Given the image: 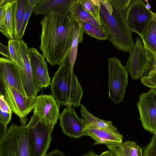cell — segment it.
<instances>
[{
  "label": "cell",
  "instance_id": "cell-26",
  "mask_svg": "<svg viewBox=\"0 0 156 156\" xmlns=\"http://www.w3.org/2000/svg\"><path fill=\"white\" fill-rule=\"evenodd\" d=\"M83 9L101 24L100 20L99 0H78Z\"/></svg>",
  "mask_w": 156,
  "mask_h": 156
},
{
  "label": "cell",
  "instance_id": "cell-38",
  "mask_svg": "<svg viewBox=\"0 0 156 156\" xmlns=\"http://www.w3.org/2000/svg\"><path fill=\"white\" fill-rule=\"evenodd\" d=\"M99 156H116L112 151L110 150L105 151L100 154Z\"/></svg>",
  "mask_w": 156,
  "mask_h": 156
},
{
  "label": "cell",
  "instance_id": "cell-9",
  "mask_svg": "<svg viewBox=\"0 0 156 156\" xmlns=\"http://www.w3.org/2000/svg\"><path fill=\"white\" fill-rule=\"evenodd\" d=\"M5 87V100L12 112L20 118L21 125L26 126L27 115L34 110L36 97H28L13 87Z\"/></svg>",
  "mask_w": 156,
  "mask_h": 156
},
{
  "label": "cell",
  "instance_id": "cell-23",
  "mask_svg": "<svg viewBox=\"0 0 156 156\" xmlns=\"http://www.w3.org/2000/svg\"><path fill=\"white\" fill-rule=\"evenodd\" d=\"M69 16L73 21H83L98 27H104L83 9L82 5L78 2L71 7Z\"/></svg>",
  "mask_w": 156,
  "mask_h": 156
},
{
  "label": "cell",
  "instance_id": "cell-20",
  "mask_svg": "<svg viewBox=\"0 0 156 156\" xmlns=\"http://www.w3.org/2000/svg\"><path fill=\"white\" fill-rule=\"evenodd\" d=\"M153 17L143 31L140 37L145 46L156 56V12H153Z\"/></svg>",
  "mask_w": 156,
  "mask_h": 156
},
{
  "label": "cell",
  "instance_id": "cell-4",
  "mask_svg": "<svg viewBox=\"0 0 156 156\" xmlns=\"http://www.w3.org/2000/svg\"><path fill=\"white\" fill-rule=\"evenodd\" d=\"M0 156H36L29 142L25 126L12 123L0 139Z\"/></svg>",
  "mask_w": 156,
  "mask_h": 156
},
{
  "label": "cell",
  "instance_id": "cell-35",
  "mask_svg": "<svg viewBox=\"0 0 156 156\" xmlns=\"http://www.w3.org/2000/svg\"><path fill=\"white\" fill-rule=\"evenodd\" d=\"M132 0H115V1L126 12Z\"/></svg>",
  "mask_w": 156,
  "mask_h": 156
},
{
  "label": "cell",
  "instance_id": "cell-7",
  "mask_svg": "<svg viewBox=\"0 0 156 156\" xmlns=\"http://www.w3.org/2000/svg\"><path fill=\"white\" fill-rule=\"evenodd\" d=\"M109 98L116 104L123 101L128 83V72L116 57L108 59Z\"/></svg>",
  "mask_w": 156,
  "mask_h": 156
},
{
  "label": "cell",
  "instance_id": "cell-27",
  "mask_svg": "<svg viewBox=\"0 0 156 156\" xmlns=\"http://www.w3.org/2000/svg\"><path fill=\"white\" fill-rule=\"evenodd\" d=\"M141 82L150 88H156V63H151V68L148 73L140 78Z\"/></svg>",
  "mask_w": 156,
  "mask_h": 156
},
{
  "label": "cell",
  "instance_id": "cell-21",
  "mask_svg": "<svg viewBox=\"0 0 156 156\" xmlns=\"http://www.w3.org/2000/svg\"><path fill=\"white\" fill-rule=\"evenodd\" d=\"M116 156H140L142 149L135 142L127 140L116 145L106 144Z\"/></svg>",
  "mask_w": 156,
  "mask_h": 156
},
{
  "label": "cell",
  "instance_id": "cell-41",
  "mask_svg": "<svg viewBox=\"0 0 156 156\" xmlns=\"http://www.w3.org/2000/svg\"><path fill=\"white\" fill-rule=\"evenodd\" d=\"M145 1L146 2H147V4H146V6L147 8L149 9H150L151 7L150 4L148 3V0H145Z\"/></svg>",
  "mask_w": 156,
  "mask_h": 156
},
{
  "label": "cell",
  "instance_id": "cell-32",
  "mask_svg": "<svg viewBox=\"0 0 156 156\" xmlns=\"http://www.w3.org/2000/svg\"><path fill=\"white\" fill-rule=\"evenodd\" d=\"M0 110L8 113H13L3 95H0Z\"/></svg>",
  "mask_w": 156,
  "mask_h": 156
},
{
  "label": "cell",
  "instance_id": "cell-15",
  "mask_svg": "<svg viewBox=\"0 0 156 156\" xmlns=\"http://www.w3.org/2000/svg\"><path fill=\"white\" fill-rule=\"evenodd\" d=\"M20 52L23 60L24 68L22 70V77L23 88L27 96L36 97L41 90L37 85L32 72L29 56L27 44L22 40L20 41Z\"/></svg>",
  "mask_w": 156,
  "mask_h": 156
},
{
  "label": "cell",
  "instance_id": "cell-40",
  "mask_svg": "<svg viewBox=\"0 0 156 156\" xmlns=\"http://www.w3.org/2000/svg\"><path fill=\"white\" fill-rule=\"evenodd\" d=\"M82 156H99V155L93 151H90L83 154Z\"/></svg>",
  "mask_w": 156,
  "mask_h": 156
},
{
  "label": "cell",
  "instance_id": "cell-2",
  "mask_svg": "<svg viewBox=\"0 0 156 156\" xmlns=\"http://www.w3.org/2000/svg\"><path fill=\"white\" fill-rule=\"evenodd\" d=\"M101 23L107 31L108 40L117 49L130 53L135 43L126 19V12L115 0H99Z\"/></svg>",
  "mask_w": 156,
  "mask_h": 156
},
{
  "label": "cell",
  "instance_id": "cell-22",
  "mask_svg": "<svg viewBox=\"0 0 156 156\" xmlns=\"http://www.w3.org/2000/svg\"><path fill=\"white\" fill-rule=\"evenodd\" d=\"M73 22L74 29L73 40L67 57L73 71L76 58L78 45L79 43L82 42L83 34L84 33L83 28L79 22L73 21Z\"/></svg>",
  "mask_w": 156,
  "mask_h": 156
},
{
  "label": "cell",
  "instance_id": "cell-25",
  "mask_svg": "<svg viewBox=\"0 0 156 156\" xmlns=\"http://www.w3.org/2000/svg\"><path fill=\"white\" fill-rule=\"evenodd\" d=\"M8 46L12 61L22 69L24 68V63L20 50V38L18 39H10L8 41Z\"/></svg>",
  "mask_w": 156,
  "mask_h": 156
},
{
  "label": "cell",
  "instance_id": "cell-43",
  "mask_svg": "<svg viewBox=\"0 0 156 156\" xmlns=\"http://www.w3.org/2000/svg\"><path fill=\"white\" fill-rule=\"evenodd\" d=\"M155 89H156V88H155Z\"/></svg>",
  "mask_w": 156,
  "mask_h": 156
},
{
  "label": "cell",
  "instance_id": "cell-37",
  "mask_svg": "<svg viewBox=\"0 0 156 156\" xmlns=\"http://www.w3.org/2000/svg\"><path fill=\"white\" fill-rule=\"evenodd\" d=\"M46 156H66L64 153L58 149H55L47 154Z\"/></svg>",
  "mask_w": 156,
  "mask_h": 156
},
{
  "label": "cell",
  "instance_id": "cell-13",
  "mask_svg": "<svg viewBox=\"0 0 156 156\" xmlns=\"http://www.w3.org/2000/svg\"><path fill=\"white\" fill-rule=\"evenodd\" d=\"M58 119L59 125L63 133L66 135L75 138L85 135L84 130L86 121L79 117L73 107L70 109L64 108Z\"/></svg>",
  "mask_w": 156,
  "mask_h": 156
},
{
  "label": "cell",
  "instance_id": "cell-30",
  "mask_svg": "<svg viewBox=\"0 0 156 156\" xmlns=\"http://www.w3.org/2000/svg\"><path fill=\"white\" fill-rule=\"evenodd\" d=\"M35 8L30 4L28 0H25V5L23 21L21 29L20 38H22L24 36L25 30L29 19L31 14L34 12Z\"/></svg>",
  "mask_w": 156,
  "mask_h": 156
},
{
  "label": "cell",
  "instance_id": "cell-31",
  "mask_svg": "<svg viewBox=\"0 0 156 156\" xmlns=\"http://www.w3.org/2000/svg\"><path fill=\"white\" fill-rule=\"evenodd\" d=\"M143 156H156V135H154L150 142L144 148Z\"/></svg>",
  "mask_w": 156,
  "mask_h": 156
},
{
  "label": "cell",
  "instance_id": "cell-24",
  "mask_svg": "<svg viewBox=\"0 0 156 156\" xmlns=\"http://www.w3.org/2000/svg\"><path fill=\"white\" fill-rule=\"evenodd\" d=\"M75 21L80 23L84 32L88 35L100 41L108 40V34L104 27H98L83 21Z\"/></svg>",
  "mask_w": 156,
  "mask_h": 156
},
{
  "label": "cell",
  "instance_id": "cell-8",
  "mask_svg": "<svg viewBox=\"0 0 156 156\" xmlns=\"http://www.w3.org/2000/svg\"><path fill=\"white\" fill-rule=\"evenodd\" d=\"M136 105L143 128L156 135V89L150 88L141 94Z\"/></svg>",
  "mask_w": 156,
  "mask_h": 156
},
{
  "label": "cell",
  "instance_id": "cell-36",
  "mask_svg": "<svg viewBox=\"0 0 156 156\" xmlns=\"http://www.w3.org/2000/svg\"><path fill=\"white\" fill-rule=\"evenodd\" d=\"M8 129L7 125L0 121V139L2 138L5 135Z\"/></svg>",
  "mask_w": 156,
  "mask_h": 156
},
{
  "label": "cell",
  "instance_id": "cell-11",
  "mask_svg": "<svg viewBox=\"0 0 156 156\" xmlns=\"http://www.w3.org/2000/svg\"><path fill=\"white\" fill-rule=\"evenodd\" d=\"M60 107L52 94L40 95L36 98L33 115L46 124L55 126L59 118Z\"/></svg>",
  "mask_w": 156,
  "mask_h": 156
},
{
  "label": "cell",
  "instance_id": "cell-12",
  "mask_svg": "<svg viewBox=\"0 0 156 156\" xmlns=\"http://www.w3.org/2000/svg\"><path fill=\"white\" fill-rule=\"evenodd\" d=\"M22 70L11 59L0 58V81L5 87H14L27 96L22 83Z\"/></svg>",
  "mask_w": 156,
  "mask_h": 156
},
{
  "label": "cell",
  "instance_id": "cell-18",
  "mask_svg": "<svg viewBox=\"0 0 156 156\" xmlns=\"http://www.w3.org/2000/svg\"><path fill=\"white\" fill-rule=\"evenodd\" d=\"M6 20L10 39H18L19 36L16 19L17 0H6Z\"/></svg>",
  "mask_w": 156,
  "mask_h": 156
},
{
  "label": "cell",
  "instance_id": "cell-42",
  "mask_svg": "<svg viewBox=\"0 0 156 156\" xmlns=\"http://www.w3.org/2000/svg\"><path fill=\"white\" fill-rule=\"evenodd\" d=\"M140 156H143V151H142L141 152Z\"/></svg>",
  "mask_w": 156,
  "mask_h": 156
},
{
  "label": "cell",
  "instance_id": "cell-34",
  "mask_svg": "<svg viewBox=\"0 0 156 156\" xmlns=\"http://www.w3.org/2000/svg\"><path fill=\"white\" fill-rule=\"evenodd\" d=\"M0 53L3 56L11 60L12 58L8 46H5L1 43H0Z\"/></svg>",
  "mask_w": 156,
  "mask_h": 156
},
{
  "label": "cell",
  "instance_id": "cell-29",
  "mask_svg": "<svg viewBox=\"0 0 156 156\" xmlns=\"http://www.w3.org/2000/svg\"><path fill=\"white\" fill-rule=\"evenodd\" d=\"M25 5V0H17L16 19L19 38L23 21Z\"/></svg>",
  "mask_w": 156,
  "mask_h": 156
},
{
  "label": "cell",
  "instance_id": "cell-5",
  "mask_svg": "<svg viewBox=\"0 0 156 156\" xmlns=\"http://www.w3.org/2000/svg\"><path fill=\"white\" fill-rule=\"evenodd\" d=\"M54 126L46 124L34 115L25 126L29 142L36 156H46L47 154Z\"/></svg>",
  "mask_w": 156,
  "mask_h": 156
},
{
  "label": "cell",
  "instance_id": "cell-28",
  "mask_svg": "<svg viewBox=\"0 0 156 156\" xmlns=\"http://www.w3.org/2000/svg\"><path fill=\"white\" fill-rule=\"evenodd\" d=\"M5 1L6 0H0V31L9 40L10 38L8 34L6 20Z\"/></svg>",
  "mask_w": 156,
  "mask_h": 156
},
{
  "label": "cell",
  "instance_id": "cell-17",
  "mask_svg": "<svg viewBox=\"0 0 156 156\" xmlns=\"http://www.w3.org/2000/svg\"><path fill=\"white\" fill-rule=\"evenodd\" d=\"M84 131L85 135L90 136L95 141L94 145L105 144L116 145L122 143L123 136L120 133H113L93 127L87 125V122Z\"/></svg>",
  "mask_w": 156,
  "mask_h": 156
},
{
  "label": "cell",
  "instance_id": "cell-33",
  "mask_svg": "<svg viewBox=\"0 0 156 156\" xmlns=\"http://www.w3.org/2000/svg\"><path fill=\"white\" fill-rule=\"evenodd\" d=\"M12 114L0 110V121L8 126L11 120Z\"/></svg>",
  "mask_w": 156,
  "mask_h": 156
},
{
  "label": "cell",
  "instance_id": "cell-14",
  "mask_svg": "<svg viewBox=\"0 0 156 156\" xmlns=\"http://www.w3.org/2000/svg\"><path fill=\"white\" fill-rule=\"evenodd\" d=\"M29 56L32 72L37 85L41 89L48 87L51 82L45 58L34 48H29Z\"/></svg>",
  "mask_w": 156,
  "mask_h": 156
},
{
  "label": "cell",
  "instance_id": "cell-19",
  "mask_svg": "<svg viewBox=\"0 0 156 156\" xmlns=\"http://www.w3.org/2000/svg\"><path fill=\"white\" fill-rule=\"evenodd\" d=\"M80 113L88 126L113 133H120L112 124V121L101 119L95 117L89 112L83 104L81 105Z\"/></svg>",
  "mask_w": 156,
  "mask_h": 156
},
{
  "label": "cell",
  "instance_id": "cell-16",
  "mask_svg": "<svg viewBox=\"0 0 156 156\" xmlns=\"http://www.w3.org/2000/svg\"><path fill=\"white\" fill-rule=\"evenodd\" d=\"M78 2V0H39L33 12L35 15L67 16H69L71 7Z\"/></svg>",
  "mask_w": 156,
  "mask_h": 156
},
{
  "label": "cell",
  "instance_id": "cell-3",
  "mask_svg": "<svg viewBox=\"0 0 156 156\" xmlns=\"http://www.w3.org/2000/svg\"><path fill=\"white\" fill-rule=\"evenodd\" d=\"M52 95L60 107L69 109L80 106L83 91L67 58L55 73L51 84Z\"/></svg>",
  "mask_w": 156,
  "mask_h": 156
},
{
  "label": "cell",
  "instance_id": "cell-1",
  "mask_svg": "<svg viewBox=\"0 0 156 156\" xmlns=\"http://www.w3.org/2000/svg\"><path fill=\"white\" fill-rule=\"evenodd\" d=\"M42 32L39 49L52 66H60L67 58L73 40L74 25L69 16L49 14L40 22Z\"/></svg>",
  "mask_w": 156,
  "mask_h": 156
},
{
  "label": "cell",
  "instance_id": "cell-39",
  "mask_svg": "<svg viewBox=\"0 0 156 156\" xmlns=\"http://www.w3.org/2000/svg\"><path fill=\"white\" fill-rule=\"evenodd\" d=\"M28 1L30 5L35 8L39 0H28Z\"/></svg>",
  "mask_w": 156,
  "mask_h": 156
},
{
  "label": "cell",
  "instance_id": "cell-10",
  "mask_svg": "<svg viewBox=\"0 0 156 156\" xmlns=\"http://www.w3.org/2000/svg\"><path fill=\"white\" fill-rule=\"evenodd\" d=\"M153 12L147 9L142 0H132L126 13V19L132 32L141 36L153 17Z\"/></svg>",
  "mask_w": 156,
  "mask_h": 156
},
{
  "label": "cell",
  "instance_id": "cell-6",
  "mask_svg": "<svg viewBox=\"0 0 156 156\" xmlns=\"http://www.w3.org/2000/svg\"><path fill=\"white\" fill-rule=\"evenodd\" d=\"M153 58V54L145 46L141 37H137L125 67L132 79L137 80L148 73Z\"/></svg>",
  "mask_w": 156,
  "mask_h": 156
}]
</instances>
